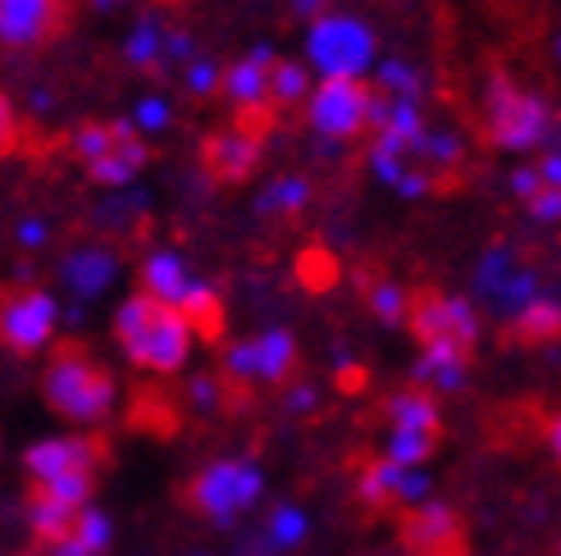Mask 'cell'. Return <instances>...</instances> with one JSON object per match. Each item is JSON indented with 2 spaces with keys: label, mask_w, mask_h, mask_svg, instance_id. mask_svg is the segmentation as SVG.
Masks as SVG:
<instances>
[{
  "label": "cell",
  "mask_w": 561,
  "mask_h": 556,
  "mask_svg": "<svg viewBox=\"0 0 561 556\" xmlns=\"http://www.w3.org/2000/svg\"><path fill=\"white\" fill-rule=\"evenodd\" d=\"M192 338H196V328L187 324V315L179 311V305H164L151 292L128 297L119 305V315H115L119 351L147 374H179L187 366Z\"/></svg>",
  "instance_id": "6da1fadb"
},
{
  "label": "cell",
  "mask_w": 561,
  "mask_h": 556,
  "mask_svg": "<svg viewBox=\"0 0 561 556\" xmlns=\"http://www.w3.org/2000/svg\"><path fill=\"white\" fill-rule=\"evenodd\" d=\"M42 397L55 415H65L73 425H101L115 410V379L88 347L60 343L46 360Z\"/></svg>",
  "instance_id": "7a4b0ae2"
},
{
  "label": "cell",
  "mask_w": 561,
  "mask_h": 556,
  "mask_svg": "<svg viewBox=\"0 0 561 556\" xmlns=\"http://www.w3.org/2000/svg\"><path fill=\"white\" fill-rule=\"evenodd\" d=\"M105 461V442L88 438V433H60V438H42L27 448L23 470L27 479L69 497L78 507H92V484H96V470Z\"/></svg>",
  "instance_id": "3957f363"
},
{
  "label": "cell",
  "mask_w": 561,
  "mask_h": 556,
  "mask_svg": "<svg viewBox=\"0 0 561 556\" xmlns=\"http://www.w3.org/2000/svg\"><path fill=\"white\" fill-rule=\"evenodd\" d=\"M484 128L502 151H535L552 137V109L539 92H525L507 73H493L484 88Z\"/></svg>",
  "instance_id": "277c9868"
},
{
  "label": "cell",
  "mask_w": 561,
  "mask_h": 556,
  "mask_svg": "<svg viewBox=\"0 0 561 556\" xmlns=\"http://www.w3.org/2000/svg\"><path fill=\"white\" fill-rule=\"evenodd\" d=\"M306 65L320 78H366L375 69V33L366 19L324 10L306 27Z\"/></svg>",
  "instance_id": "5b68a950"
},
{
  "label": "cell",
  "mask_w": 561,
  "mask_h": 556,
  "mask_svg": "<svg viewBox=\"0 0 561 556\" xmlns=\"http://www.w3.org/2000/svg\"><path fill=\"white\" fill-rule=\"evenodd\" d=\"M265 479H261V465L247 461V456H229V461H210L206 470H196L183 502L206 516V520H238L247 507H256Z\"/></svg>",
  "instance_id": "8992f818"
},
{
  "label": "cell",
  "mask_w": 561,
  "mask_h": 556,
  "mask_svg": "<svg viewBox=\"0 0 561 556\" xmlns=\"http://www.w3.org/2000/svg\"><path fill=\"white\" fill-rule=\"evenodd\" d=\"M375 119V92L366 78H316V92L306 101V124L324 142H352Z\"/></svg>",
  "instance_id": "52a82bcc"
},
{
  "label": "cell",
  "mask_w": 561,
  "mask_h": 556,
  "mask_svg": "<svg viewBox=\"0 0 561 556\" xmlns=\"http://www.w3.org/2000/svg\"><path fill=\"white\" fill-rule=\"evenodd\" d=\"M297 374V343L288 328H265L256 338L224 347V383L247 387V383H265L278 387Z\"/></svg>",
  "instance_id": "ba28073f"
},
{
  "label": "cell",
  "mask_w": 561,
  "mask_h": 556,
  "mask_svg": "<svg viewBox=\"0 0 561 556\" xmlns=\"http://www.w3.org/2000/svg\"><path fill=\"white\" fill-rule=\"evenodd\" d=\"M407 328L415 333L420 347H457V351H470L474 338H480L474 305L461 301V297H447V292H415Z\"/></svg>",
  "instance_id": "9c48e42d"
},
{
  "label": "cell",
  "mask_w": 561,
  "mask_h": 556,
  "mask_svg": "<svg viewBox=\"0 0 561 556\" xmlns=\"http://www.w3.org/2000/svg\"><path fill=\"white\" fill-rule=\"evenodd\" d=\"M55 324H60V301L46 288H14L5 292L0 305V343L14 356H33L55 338Z\"/></svg>",
  "instance_id": "30bf717a"
},
{
  "label": "cell",
  "mask_w": 561,
  "mask_h": 556,
  "mask_svg": "<svg viewBox=\"0 0 561 556\" xmlns=\"http://www.w3.org/2000/svg\"><path fill=\"white\" fill-rule=\"evenodd\" d=\"M402 556H466V524L447 502L407 507L398 530Z\"/></svg>",
  "instance_id": "8fae6325"
},
{
  "label": "cell",
  "mask_w": 561,
  "mask_h": 556,
  "mask_svg": "<svg viewBox=\"0 0 561 556\" xmlns=\"http://www.w3.org/2000/svg\"><path fill=\"white\" fill-rule=\"evenodd\" d=\"M356 493L366 507H420V497L430 493V479L420 465H398V461H366L360 465Z\"/></svg>",
  "instance_id": "7c38bea8"
},
{
  "label": "cell",
  "mask_w": 561,
  "mask_h": 556,
  "mask_svg": "<svg viewBox=\"0 0 561 556\" xmlns=\"http://www.w3.org/2000/svg\"><path fill=\"white\" fill-rule=\"evenodd\" d=\"M274 50L270 46H251L247 55H238V60L224 69V101H229L233 109H242V115H261L265 101H270V82H274Z\"/></svg>",
  "instance_id": "4fadbf2b"
},
{
  "label": "cell",
  "mask_w": 561,
  "mask_h": 556,
  "mask_svg": "<svg viewBox=\"0 0 561 556\" xmlns=\"http://www.w3.org/2000/svg\"><path fill=\"white\" fill-rule=\"evenodd\" d=\"M256 164H261V132H251L242 124L210 132V142H206V170L219 183H242L251 170H256Z\"/></svg>",
  "instance_id": "5bb4252c"
},
{
  "label": "cell",
  "mask_w": 561,
  "mask_h": 556,
  "mask_svg": "<svg viewBox=\"0 0 561 556\" xmlns=\"http://www.w3.org/2000/svg\"><path fill=\"white\" fill-rule=\"evenodd\" d=\"M60 23V0H0V42L37 46Z\"/></svg>",
  "instance_id": "9a60e30c"
},
{
  "label": "cell",
  "mask_w": 561,
  "mask_h": 556,
  "mask_svg": "<svg viewBox=\"0 0 561 556\" xmlns=\"http://www.w3.org/2000/svg\"><path fill=\"white\" fill-rule=\"evenodd\" d=\"M115 269H119V260L110 256L105 246H78V252L65 256L60 278H65V288L78 301H92V297H101L110 283H115Z\"/></svg>",
  "instance_id": "2e32d148"
},
{
  "label": "cell",
  "mask_w": 561,
  "mask_h": 556,
  "mask_svg": "<svg viewBox=\"0 0 561 556\" xmlns=\"http://www.w3.org/2000/svg\"><path fill=\"white\" fill-rule=\"evenodd\" d=\"M78 502H69V497H60V493H50V488H42V484H33L27 488V497H23V524L33 530L42 543H55L60 538L69 524L78 520Z\"/></svg>",
  "instance_id": "e0dca14e"
},
{
  "label": "cell",
  "mask_w": 561,
  "mask_h": 556,
  "mask_svg": "<svg viewBox=\"0 0 561 556\" xmlns=\"http://www.w3.org/2000/svg\"><path fill=\"white\" fill-rule=\"evenodd\" d=\"M142 164H147V142H142V132H137V124H133L96 164H88V178L101 183V187H128L137 174H142Z\"/></svg>",
  "instance_id": "ac0fdd59"
},
{
  "label": "cell",
  "mask_w": 561,
  "mask_h": 556,
  "mask_svg": "<svg viewBox=\"0 0 561 556\" xmlns=\"http://www.w3.org/2000/svg\"><path fill=\"white\" fill-rule=\"evenodd\" d=\"M383 415H388V429H420V433H438L443 420H438V402L430 387L420 383H407L398 393L383 397Z\"/></svg>",
  "instance_id": "d6986e66"
},
{
  "label": "cell",
  "mask_w": 561,
  "mask_h": 556,
  "mask_svg": "<svg viewBox=\"0 0 561 556\" xmlns=\"http://www.w3.org/2000/svg\"><path fill=\"white\" fill-rule=\"evenodd\" d=\"M466 374H470V351H457V347H420L411 366V379L420 387H438V393H457Z\"/></svg>",
  "instance_id": "ffe728a7"
},
{
  "label": "cell",
  "mask_w": 561,
  "mask_h": 556,
  "mask_svg": "<svg viewBox=\"0 0 561 556\" xmlns=\"http://www.w3.org/2000/svg\"><path fill=\"white\" fill-rule=\"evenodd\" d=\"M192 288H196V278L187 274L183 256H174V252H151V256L142 260V292L160 297L164 305H183V297H187Z\"/></svg>",
  "instance_id": "44dd1931"
},
{
  "label": "cell",
  "mask_w": 561,
  "mask_h": 556,
  "mask_svg": "<svg viewBox=\"0 0 561 556\" xmlns=\"http://www.w3.org/2000/svg\"><path fill=\"white\" fill-rule=\"evenodd\" d=\"M105 547H110V516L96 507H82L69 530L55 543H46L50 556H105Z\"/></svg>",
  "instance_id": "7402d4cb"
},
{
  "label": "cell",
  "mask_w": 561,
  "mask_h": 556,
  "mask_svg": "<svg viewBox=\"0 0 561 556\" xmlns=\"http://www.w3.org/2000/svg\"><path fill=\"white\" fill-rule=\"evenodd\" d=\"M512 338L525 343V347H543V343L561 338V301L529 297L520 311L512 315Z\"/></svg>",
  "instance_id": "603a6c76"
},
{
  "label": "cell",
  "mask_w": 561,
  "mask_h": 556,
  "mask_svg": "<svg viewBox=\"0 0 561 556\" xmlns=\"http://www.w3.org/2000/svg\"><path fill=\"white\" fill-rule=\"evenodd\" d=\"M164 42H170V33H164L156 19H137L124 37V60L133 69H156L164 60Z\"/></svg>",
  "instance_id": "cb8c5ba5"
},
{
  "label": "cell",
  "mask_w": 561,
  "mask_h": 556,
  "mask_svg": "<svg viewBox=\"0 0 561 556\" xmlns=\"http://www.w3.org/2000/svg\"><path fill=\"white\" fill-rule=\"evenodd\" d=\"M128 128H133V119H115V124H82V128H73L69 147H73V155H78L82 170H88V164H96V160H101L110 147H115Z\"/></svg>",
  "instance_id": "d4e9b609"
},
{
  "label": "cell",
  "mask_w": 561,
  "mask_h": 556,
  "mask_svg": "<svg viewBox=\"0 0 561 556\" xmlns=\"http://www.w3.org/2000/svg\"><path fill=\"white\" fill-rule=\"evenodd\" d=\"M179 311L187 315V324L196 328V338H219L224 333V305H219V297L196 278V288L183 297V305Z\"/></svg>",
  "instance_id": "484cf974"
},
{
  "label": "cell",
  "mask_w": 561,
  "mask_h": 556,
  "mask_svg": "<svg viewBox=\"0 0 561 556\" xmlns=\"http://www.w3.org/2000/svg\"><path fill=\"white\" fill-rule=\"evenodd\" d=\"M311 92H316L311 65H301V60H278V65H274V82H270V101H274V105L311 101Z\"/></svg>",
  "instance_id": "4316f807"
},
{
  "label": "cell",
  "mask_w": 561,
  "mask_h": 556,
  "mask_svg": "<svg viewBox=\"0 0 561 556\" xmlns=\"http://www.w3.org/2000/svg\"><path fill=\"white\" fill-rule=\"evenodd\" d=\"M311 206V183H306L301 174H284V178H274L265 187V197H261V210L265 215H297Z\"/></svg>",
  "instance_id": "83f0119b"
},
{
  "label": "cell",
  "mask_w": 561,
  "mask_h": 556,
  "mask_svg": "<svg viewBox=\"0 0 561 556\" xmlns=\"http://www.w3.org/2000/svg\"><path fill=\"white\" fill-rule=\"evenodd\" d=\"M438 448V433H420V429H388L383 456L398 465H425Z\"/></svg>",
  "instance_id": "f1b7e54d"
},
{
  "label": "cell",
  "mask_w": 561,
  "mask_h": 556,
  "mask_svg": "<svg viewBox=\"0 0 561 556\" xmlns=\"http://www.w3.org/2000/svg\"><path fill=\"white\" fill-rule=\"evenodd\" d=\"M411 292L402 288V283H392V278H383V283H375L370 292H366V305H370V315L379 320V324H407L411 320Z\"/></svg>",
  "instance_id": "f546056e"
},
{
  "label": "cell",
  "mask_w": 561,
  "mask_h": 556,
  "mask_svg": "<svg viewBox=\"0 0 561 556\" xmlns=\"http://www.w3.org/2000/svg\"><path fill=\"white\" fill-rule=\"evenodd\" d=\"M306 530H311L306 511H297V507H274V511H270V524H265V538H270L274 552H293V547L306 538Z\"/></svg>",
  "instance_id": "4dcf8cb0"
},
{
  "label": "cell",
  "mask_w": 561,
  "mask_h": 556,
  "mask_svg": "<svg viewBox=\"0 0 561 556\" xmlns=\"http://www.w3.org/2000/svg\"><path fill=\"white\" fill-rule=\"evenodd\" d=\"M420 88H425L420 69H411L407 60H379V92H383V96L420 101Z\"/></svg>",
  "instance_id": "1f68e13d"
},
{
  "label": "cell",
  "mask_w": 561,
  "mask_h": 556,
  "mask_svg": "<svg viewBox=\"0 0 561 556\" xmlns=\"http://www.w3.org/2000/svg\"><path fill=\"white\" fill-rule=\"evenodd\" d=\"M415 160L425 164V170H453V164L461 160V142H457V137H447V132H434V128H430L425 147H420Z\"/></svg>",
  "instance_id": "d6a6232c"
},
{
  "label": "cell",
  "mask_w": 561,
  "mask_h": 556,
  "mask_svg": "<svg viewBox=\"0 0 561 556\" xmlns=\"http://www.w3.org/2000/svg\"><path fill=\"white\" fill-rule=\"evenodd\" d=\"M133 124H137V132H164L170 128V101L164 96H142L133 105Z\"/></svg>",
  "instance_id": "836d02e7"
},
{
  "label": "cell",
  "mask_w": 561,
  "mask_h": 556,
  "mask_svg": "<svg viewBox=\"0 0 561 556\" xmlns=\"http://www.w3.org/2000/svg\"><path fill=\"white\" fill-rule=\"evenodd\" d=\"M183 82H187L192 96H215L224 88V69L215 60H192L187 73H183Z\"/></svg>",
  "instance_id": "e575fe53"
},
{
  "label": "cell",
  "mask_w": 561,
  "mask_h": 556,
  "mask_svg": "<svg viewBox=\"0 0 561 556\" xmlns=\"http://www.w3.org/2000/svg\"><path fill=\"white\" fill-rule=\"evenodd\" d=\"M224 387H229V383H224V379H210V374H202V379H192L187 383V402L196 406V410H219L224 406Z\"/></svg>",
  "instance_id": "d590c367"
},
{
  "label": "cell",
  "mask_w": 561,
  "mask_h": 556,
  "mask_svg": "<svg viewBox=\"0 0 561 556\" xmlns=\"http://www.w3.org/2000/svg\"><path fill=\"white\" fill-rule=\"evenodd\" d=\"M525 210L539 219V224H557L561 219V187H543V178H539V192L525 201Z\"/></svg>",
  "instance_id": "8d00e7d4"
},
{
  "label": "cell",
  "mask_w": 561,
  "mask_h": 556,
  "mask_svg": "<svg viewBox=\"0 0 561 556\" xmlns=\"http://www.w3.org/2000/svg\"><path fill=\"white\" fill-rule=\"evenodd\" d=\"M489 278H493V288H502V252H493V260H484V283H489ZM507 288H516V292L529 297V274H512Z\"/></svg>",
  "instance_id": "74e56055"
},
{
  "label": "cell",
  "mask_w": 561,
  "mask_h": 556,
  "mask_svg": "<svg viewBox=\"0 0 561 556\" xmlns=\"http://www.w3.org/2000/svg\"><path fill=\"white\" fill-rule=\"evenodd\" d=\"M512 192H516L520 201L535 197V192H539V164H520V170L512 174Z\"/></svg>",
  "instance_id": "f35d334b"
},
{
  "label": "cell",
  "mask_w": 561,
  "mask_h": 556,
  "mask_svg": "<svg viewBox=\"0 0 561 556\" xmlns=\"http://www.w3.org/2000/svg\"><path fill=\"white\" fill-rule=\"evenodd\" d=\"M14 242H19V246H27V252H33V246H42V242H46V224H42V219H19Z\"/></svg>",
  "instance_id": "ab89813d"
},
{
  "label": "cell",
  "mask_w": 561,
  "mask_h": 556,
  "mask_svg": "<svg viewBox=\"0 0 561 556\" xmlns=\"http://www.w3.org/2000/svg\"><path fill=\"white\" fill-rule=\"evenodd\" d=\"M164 60L192 65V42H187V33H170V42H164Z\"/></svg>",
  "instance_id": "60d3db41"
},
{
  "label": "cell",
  "mask_w": 561,
  "mask_h": 556,
  "mask_svg": "<svg viewBox=\"0 0 561 556\" xmlns=\"http://www.w3.org/2000/svg\"><path fill=\"white\" fill-rule=\"evenodd\" d=\"M311 406H316V393L306 383H297L293 393H288V410H311Z\"/></svg>",
  "instance_id": "b9f144b4"
},
{
  "label": "cell",
  "mask_w": 561,
  "mask_h": 556,
  "mask_svg": "<svg viewBox=\"0 0 561 556\" xmlns=\"http://www.w3.org/2000/svg\"><path fill=\"white\" fill-rule=\"evenodd\" d=\"M543 433H548V452H552V461L561 465V415H552Z\"/></svg>",
  "instance_id": "7bdbcfd3"
},
{
  "label": "cell",
  "mask_w": 561,
  "mask_h": 556,
  "mask_svg": "<svg viewBox=\"0 0 561 556\" xmlns=\"http://www.w3.org/2000/svg\"><path fill=\"white\" fill-rule=\"evenodd\" d=\"M339 387L356 393V387H360V370H356V366H343V360H339Z\"/></svg>",
  "instance_id": "ee69618b"
},
{
  "label": "cell",
  "mask_w": 561,
  "mask_h": 556,
  "mask_svg": "<svg viewBox=\"0 0 561 556\" xmlns=\"http://www.w3.org/2000/svg\"><path fill=\"white\" fill-rule=\"evenodd\" d=\"M324 5H329V0H293V10H301V14H324Z\"/></svg>",
  "instance_id": "f6af8a7d"
},
{
  "label": "cell",
  "mask_w": 561,
  "mask_h": 556,
  "mask_svg": "<svg viewBox=\"0 0 561 556\" xmlns=\"http://www.w3.org/2000/svg\"><path fill=\"white\" fill-rule=\"evenodd\" d=\"M92 5H96V10H115V5H119V0H92Z\"/></svg>",
  "instance_id": "bcb514c9"
},
{
  "label": "cell",
  "mask_w": 561,
  "mask_h": 556,
  "mask_svg": "<svg viewBox=\"0 0 561 556\" xmlns=\"http://www.w3.org/2000/svg\"><path fill=\"white\" fill-rule=\"evenodd\" d=\"M557 60H561V37H557Z\"/></svg>",
  "instance_id": "7dc6e473"
}]
</instances>
